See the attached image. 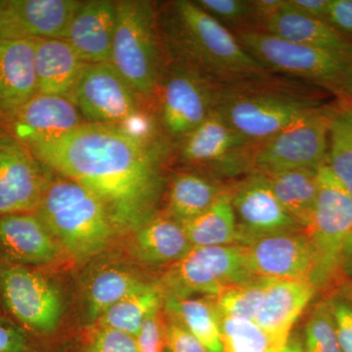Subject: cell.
Returning a JSON list of instances; mask_svg holds the SVG:
<instances>
[{
    "mask_svg": "<svg viewBox=\"0 0 352 352\" xmlns=\"http://www.w3.org/2000/svg\"><path fill=\"white\" fill-rule=\"evenodd\" d=\"M342 270L352 277V231L344 243L342 252Z\"/></svg>",
    "mask_w": 352,
    "mask_h": 352,
    "instance_id": "cell-45",
    "label": "cell"
},
{
    "mask_svg": "<svg viewBox=\"0 0 352 352\" xmlns=\"http://www.w3.org/2000/svg\"><path fill=\"white\" fill-rule=\"evenodd\" d=\"M157 24L173 63L200 74L220 87L270 78L271 72L243 47L235 34L196 1L170 2Z\"/></svg>",
    "mask_w": 352,
    "mask_h": 352,
    "instance_id": "cell-2",
    "label": "cell"
},
{
    "mask_svg": "<svg viewBox=\"0 0 352 352\" xmlns=\"http://www.w3.org/2000/svg\"><path fill=\"white\" fill-rule=\"evenodd\" d=\"M261 30L285 41L330 51L352 60V44L342 34L326 21L295 10L288 0Z\"/></svg>",
    "mask_w": 352,
    "mask_h": 352,
    "instance_id": "cell-23",
    "label": "cell"
},
{
    "mask_svg": "<svg viewBox=\"0 0 352 352\" xmlns=\"http://www.w3.org/2000/svg\"><path fill=\"white\" fill-rule=\"evenodd\" d=\"M36 214L60 248L78 259L103 251L116 233L101 201L62 175L48 183Z\"/></svg>",
    "mask_w": 352,
    "mask_h": 352,
    "instance_id": "cell-3",
    "label": "cell"
},
{
    "mask_svg": "<svg viewBox=\"0 0 352 352\" xmlns=\"http://www.w3.org/2000/svg\"><path fill=\"white\" fill-rule=\"evenodd\" d=\"M134 234V252L148 264L175 263L193 248L182 224L168 215L155 217Z\"/></svg>",
    "mask_w": 352,
    "mask_h": 352,
    "instance_id": "cell-25",
    "label": "cell"
},
{
    "mask_svg": "<svg viewBox=\"0 0 352 352\" xmlns=\"http://www.w3.org/2000/svg\"><path fill=\"white\" fill-rule=\"evenodd\" d=\"M223 352H278L254 322L219 317Z\"/></svg>",
    "mask_w": 352,
    "mask_h": 352,
    "instance_id": "cell-34",
    "label": "cell"
},
{
    "mask_svg": "<svg viewBox=\"0 0 352 352\" xmlns=\"http://www.w3.org/2000/svg\"><path fill=\"white\" fill-rule=\"evenodd\" d=\"M6 116H4V113H2V111L0 110V120H6Z\"/></svg>",
    "mask_w": 352,
    "mask_h": 352,
    "instance_id": "cell-50",
    "label": "cell"
},
{
    "mask_svg": "<svg viewBox=\"0 0 352 352\" xmlns=\"http://www.w3.org/2000/svg\"><path fill=\"white\" fill-rule=\"evenodd\" d=\"M164 322V342L168 352H210L207 347L187 330L182 324L170 316Z\"/></svg>",
    "mask_w": 352,
    "mask_h": 352,
    "instance_id": "cell-39",
    "label": "cell"
},
{
    "mask_svg": "<svg viewBox=\"0 0 352 352\" xmlns=\"http://www.w3.org/2000/svg\"><path fill=\"white\" fill-rule=\"evenodd\" d=\"M261 80L220 87L214 108L252 144L270 138L310 109L318 107L300 92L256 85Z\"/></svg>",
    "mask_w": 352,
    "mask_h": 352,
    "instance_id": "cell-4",
    "label": "cell"
},
{
    "mask_svg": "<svg viewBox=\"0 0 352 352\" xmlns=\"http://www.w3.org/2000/svg\"><path fill=\"white\" fill-rule=\"evenodd\" d=\"M317 170L296 168L265 175L271 189L287 214L303 231L314 217L317 194Z\"/></svg>",
    "mask_w": 352,
    "mask_h": 352,
    "instance_id": "cell-27",
    "label": "cell"
},
{
    "mask_svg": "<svg viewBox=\"0 0 352 352\" xmlns=\"http://www.w3.org/2000/svg\"><path fill=\"white\" fill-rule=\"evenodd\" d=\"M163 295L157 287L148 288L116 303L97 320L100 327L115 329L138 338L144 322L161 309Z\"/></svg>",
    "mask_w": 352,
    "mask_h": 352,
    "instance_id": "cell-31",
    "label": "cell"
},
{
    "mask_svg": "<svg viewBox=\"0 0 352 352\" xmlns=\"http://www.w3.org/2000/svg\"><path fill=\"white\" fill-rule=\"evenodd\" d=\"M4 6H6V1H0V15H1L2 11H3Z\"/></svg>",
    "mask_w": 352,
    "mask_h": 352,
    "instance_id": "cell-49",
    "label": "cell"
},
{
    "mask_svg": "<svg viewBox=\"0 0 352 352\" xmlns=\"http://www.w3.org/2000/svg\"><path fill=\"white\" fill-rule=\"evenodd\" d=\"M305 352H342L328 302L317 305L305 329Z\"/></svg>",
    "mask_w": 352,
    "mask_h": 352,
    "instance_id": "cell-35",
    "label": "cell"
},
{
    "mask_svg": "<svg viewBox=\"0 0 352 352\" xmlns=\"http://www.w3.org/2000/svg\"><path fill=\"white\" fill-rule=\"evenodd\" d=\"M332 112L310 109L270 138L252 145L251 173L272 175L296 168L317 170L327 161Z\"/></svg>",
    "mask_w": 352,
    "mask_h": 352,
    "instance_id": "cell-9",
    "label": "cell"
},
{
    "mask_svg": "<svg viewBox=\"0 0 352 352\" xmlns=\"http://www.w3.org/2000/svg\"><path fill=\"white\" fill-rule=\"evenodd\" d=\"M29 340L22 329L0 318V352H30Z\"/></svg>",
    "mask_w": 352,
    "mask_h": 352,
    "instance_id": "cell-41",
    "label": "cell"
},
{
    "mask_svg": "<svg viewBox=\"0 0 352 352\" xmlns=\"http://www.w3.org/2000/svg\"><path fill=\"white\" fill-rule=\"evenodd\" d=\"M118 18L110 63L138 94L149 96L162 78L161 36L151 2L117 1Z\"/></svg>",
    "mask_w": 352,
    "mask_h": 352,
    "instance_id": "cell-5",
    "label": "cell"
},
{
    "mask_svg": "<svg viewBox=\"0 0 352 352\" xmlns=\"http://www.w3.org/2000/svg\"><path fill=\"white\" fill-rule=\"evenodd\" d=\"M196 3L222 25L240 27V25L247 24H254V8H252V1H245V0H198Z\"/></svg>",
    "mask_w": 352,
    "mask_h": 352,
    "instance_id": "cell-36",
    "label": "cell"
},
{
    "mask_svg": "<svg viewBox=\"0 0 352 352\" xmlns=\"http://www.w3.org/2000/svg\"><path fill=\"white\" fill-rule=\"evenodd\" d=\"M317 288L308 280H273L266 289L254 323L276 351L283 349L296 320L314 300Z\"/></svg>",
    "mask_w": 352,
    "mask_h": 352,
    "instance_id": "cell-19",
    "label": "cell"
},
{
    "mask_svg": "<svg viewBox=\"0 0 352 352\" xmlns=\"http://www.w3.org/2000/svg\"><path fill=\"white\" fill-rule=\"evenodd\" d=\"M344 94L347 95V96L349 97V100H351V107H349V109H351L352 110V82L351 85H349V87L346 88V91H344Z\"/></svg>",
    "mask_w": 352,
    "mask_h": 352,
    "instance_id": "cell-47",
    "label": "cell"
},
{
    "mask_svg": "<svg viewBox=\"0 0 352 352\" xmlns=\"http://www.w3.org/2000/svg\"><path fill=\"white\" fill-rule=\"evenodd\" d=\"M346 298H347V300H349V302H351V305H352V286L349 287V288L347 289Z\"/></svg>",
    "mask_w": 352,
    "mask_h": 352,
    "instance_id": "cell-48",
    "label": "cell"
},
{
    "mask_svg": "<svg viewBox=\"0 0 352 352\" xmlns=\"http://www.w3.org/2000/svg\"><path fill=\"white\" fill-rule=\"evenodd\" d=\"M288 2L298 12L327 22L332 0H288Z\"/></svg>",
    "mask_w": 352,
    "mask_h": 352,
    "instance_id": "cell-43",
    "label": "cell"
},
{
    "mask_svg": "<svg viewBox=\"0 0 352 352\" xmlns=\"http://www.w3.org/2000/svg\"><path fill=\"white\" fill-rule=\"evenodd\" d=\"M254 278L243 245L193 247L179 261L168 266L157 289L166 298L214 296L229 287Z\"/></svg>",
    "mask_w": 352,
    "mask_h": 352,
    "instance_id": "cell-8",
    "label": "cell"
},
{
    "mask_svg": "<svg viewBox=\"0 0 352 352\" xmlns=\"http://www.w3.org/2000/svg\"><path fill=\"white\" fill-rule=\"evenodd\" d=\"M192 247L237 244L231 188L203 214L182 224Z\"/></svg>",
    "mask_w": 352,
    "mask_h": 352,
    "instance_id": "cell-29",
    "label": "cell"
},
{
    "mask_svg": "<svg viewBox=\"0 0 352 352\" xmlns=\"http://www.w3.org/2000/svg\"><path fill=\"white\" fill-rule=\"evenodd\" d=\"M36 94L34 39L0 41V110L6 119Z\"/></svg>",
    "mask_w": 352,
    "mask_h": 352,
    "instance_id": "cell-22",
    "label": "cell"
},
{
    "mask_svg": "<svg viewBox=\"0 0 352 352\" xmlns=\"http://www.w3.org/2000/svg\"><path fill=\"white\" fill-rule=\"evenodd\" d=\"M279 352H305L302 339L298 336L289 337L288 342Z\"/></svg>",
    "mask_w": 352,
    "mask_h": 352,
    "instance_id": "cell-46",
    "label": "cell"
},
{
    "mask_svg": "<svg viewBox=\"0 0 352 352\" xmlns=\"http://www.w3.org/2000/svg\"><path fill=\"white\" fill-rule=\"evenodd\" d=\"M243 247L254 276L308 280L312 283L314 256L305 231L277 234Z\"/></svg>",
    "mask_w": 352,
    "mask_h": 352,
    "instance_id": "cell-16",
    "label": "cell"
},
{
    "mask_svg": "<svg viewBox=\"0 0 352 352\" xmlns=\"http://www.w3.org/2000/svg\"><path fill=\"white\" fill-rule=\"evenodd\" d=\"M136 95L108 62L85 65L71 100L87 122L124 126L140 115Z\"/></svg>",
    "mask_w": 352,
    "mask_h": 352,
    "instance_id": "cell-12",
    "label": "cell"
},
{
    "mask_svg": "<svg viewBox=\"0 0 352 352\" xmlns=\"http://www.w3.org/2000/svg\"><path fill=\"white\" fill-rule=\"evenodd\" d=\"M0 250L18 265H41L56 261L61 254L43 222L32 212L0 217Z\"/></svg>",
    "mask_w": 352,
    "mask_h": 352,
    "instance_id": "cell-21",
    "label": "cell"
},
{
    "mask_svg": "<svg viewBox=\"0 0 352 352\" xmlns=\"http://www.w3.org/2000/svg\"><path fill=\"white\" fill-rule=\"evenodd\" d=\"M85 352H138V342L129 333L98 326Z\"/></svg>",
    "mask_w": 352,
    "mask_h": 352,
    "instance_id": "cell-37",
    "label": "cell"
},
{
    "mask_svg": "<svg viewBox=\"0 0 352 352\" xmlns=\"http://www.w3.org/2000/svg\"><path fill=\"white\" fill-rule=\"evenodd\" d=\"M234 34L268 71L320 83L342 92L352 82V60L349 58L285 41L261 30H240Z\"/></svg>",
    "mask_w": 352,
    "mask_h": 352,
    "instance_id": "cell-6",
    "label": "cell"
},
{
    "mask_svg": "<svg viewBox=\"0 0 352 352\" xmlns=\"http://www.w3.org/2000/svg\"><path fill=\"white\" fill-rule=\"evenodd\" d=\"M252 143L234 131L217 110L182 139L180 156L185 162L217 168L220 175L250 170Z\"/></svg>",
    "mask_w": 352,
    "mask_h": 352,
    "instance_id": "cell-15",
    "label": "cell"
},
{
    "mask_svg": "<svg viewBox=\"0 0 352 352\" xmlns=\"http://www.w3.org/2000/svg\"><path fill=\"white\" fill-rule=\"evenodd\" d=\"M82 1L9 0L0 15V41L64 39Z\"/></svg>",
    "mask_w": 352,
    "mask_h": 352,
    "instance_id": "cell-17",
    "label": "cell"
},
{
    "mask_svg": "<svg viewBox=\"0 0 352 352\" xmlns=\"http://www.w3.org/2000/svg\"><path fill=\"white\" fill-rule=\"evenodd\" d=\"M314 217L307 232L314 256L312 283L325 286L342 270V252L352 231V197L327 164L317 168Z\"/></svg>",
    "mask_w": 352,
    "mask_h": 352,
    "instance_id": "cell-7",
    "label": "cell"
},
{
    "mask_svg": "<svg viewBox=\"0 0 352 352\" xmlns=\"http://www.w3.org/2000/svg\"><path fill=\"white\" fill-rule=\"evenodd\" d=\"M340 351L352 352V305L347 298L335 296L328 300Z\"/></svg>",
    "mask_w": 352,
    "mask_h": 352,
    "instance_id": "cell-38",
    "label": "cell"
},
{
    "mask_svg": "<svg viewBox=\"0 0 352 352\" xmlns=\"http://www.w3.org/2000/svg\"><path fill=\"white\" fill-rule=\"evenodd\" d=\"M117 18V1H82L64 41L71 44L85 63H108L112 57Z\"/></svg>",
    "mask_w": 352,
    "mask_h": 352,
    "instance_id": "cell-20",
    "label": "cell"
},
{
    "mask_svg": "<svg viewBox=\"0 0 352 352\" xmlns=\"http://www.w3.org/2000/svg\"><path fill=\"white\" fill-rule=\"evenodd\" d=\"M25 147L50 170L94 193L116 233H135L156 217L162 176L151 138L118 124L85 122Z\"/></svg>",
    "mask_w": 352,
    "mask_h": 352,
    "instance_id": "cell-1",
    "label": "cell"
},
{
    "mask_svg": "<svg viewBox=\"0 0 352 352\" xmlns=\"http://www.w3.org/2000/svg\"></svg>",
    "mask_w": 352,
    "mask_h": 352,
    "instance_id": "cell-51",
    "label": "cell"
},
{
    "mask_svg": "<svg viewBox=\"0 0 352 352\" xmlns=\"http://www.w3.org/2000/svg\"><path fill=\"white\" fill-rule=\"evenodd\" d=\"M83 120L82 113L68 97L38 94L9 122L14 138L27 146L59 138L85 124Z\"/></svg>",
    "mask_w": 352,
    "mask_h": 352,
    "instance_id": "cell-18",
    "label": "cell"
},
{
    "mask_svg": "<svg viewBox=\"0 0 352 352\" xmlns=\"http://www.w3.org/2000/svg\"><path fill=\"white\" fill-rule=\"evenodd\" d=\"M237 245H249L277 234L302 230L273 193L267 176L251 173L231 187Z\"/></svg>",
    "mask_w": 352,
    "mask_h": 352,
    "instance_id": "cell-13",
    "label": "cell"
},
{
    "mask_svg": "<svg viewBox=\"0 0 352 352\" xmlns=\"http://www.w3.org/2000/svg\"><path fill=\"white\" fill-rule=\"evenodd\" d=\"M274 279L256 277L245 283L229 287L210 296L219 317L254 322L263 305L266 289Z\"/></svg>",
    "mask_w": 352,
    "mask_h": 352,
    "instance_id": "cell-32",
    "label": "cell"
},
{
    "mask_svg": "<svg viewBox=\"0 0 352 352\" xmlns=\"http://www.w3.org/2000/svg\"><path fill=\"white\" fill-rule=\"evenodd\" d=\"M326 164L352 197V110L332 113Z\"/></svg>",
    "mask_w": 352,
    "mask_h": 352,
    "instance_id": "cell-33",
    "label": "cell"
},
{
    "mask_svg": "<svg viewBox=\"0 0 352 352\" xmlns=\"http://www.w3.org/2000/svg\"><path fill=\"white\" fill-rule=\"evenodd\" d=\"M230 188L199 173H178L168 186V217L180 224L186 223L212 207Z\"/></svg>",
    "mask_w": 352,
    "mask_h": 352,
    "instance_id": "cell-26",
    "label": "cell"
},
{
    "mask_svg": "<svg viewBox=\"0 0 352 352\" xmlns=\"http://www.w3.org/2000/svg\"><path fill=\"white\" fill-rule=\"evenodd\" d=\"M252 3L254 8V24L263 28V25L285 6L286 0H254Z\"/></svg>",
    "mask_w": 352,
    "mask_h": 352,
    "instance_id": "cell-44",
    "label": "cell"
},
{
    "mask_svg": "<svg viewBox=\"0 0 352 352\" xmlns=\"http://www.w3.org/2000/svg\"><path fill=\"white\" fill-rule=\"evenodd\" d=\"M327 23L340 34H352V0H332Z\"/></svg>",
    "mask_w": 352,
    "mask_h": 352,
    "instance_id": "cell-42",
    "label": "cell"
},
{
    "mask_svg": "<svg viewBox=\"0 0 352 352\" xmlns=\"http://www.w3.org/2000/svg\"><path fill=\"white\" fill-rule=\"evenodd\" d=\"M34 50L38 94L71 99L87 63L64 39H34Z\"/></svg>",
    "mask_w": 352,
    "mask_h": 352,
    "instance_id": "cell-24",
    "label": "cell"
},
{
    "mask_svg": "<svg viewBox=\"0 0 352 352\" xmlns=\"http://www.w3.org/2000/svg\"><path fill=\"white\" fill-rule=\"evenodd\" d=\"M136 342L138 352H164V321L161 309L144 322Z\"/></svg>",
    "mask_w": 352,
    "mask_h": 352,
    "instance_id": "cell-40",
    "label": "cell"
},
{
    "mask_svg": "<svg viewBox=\"0 0 352 352\" xmlns=\"http://www.w3.org/2000/svg\"><path fill=\"white\" fill-rule=\"evenodd\" d=\"M138 275L120 268H107L95 275L87 292V312L97 321L116 303L150 286Z\"/></svg>",
    "mask_w": 352,
    "mask_h": 352,
    "instance_id": "cell-30",
    "label": "cell"
},
{
    "mask_svg": "<svg viewBox=\"0 0 352 352\" xmlns=\"http://www.w3.org/2000/svg\"><path fill=\"white\" fill-rule=\"evenodd\" d=\"M0 294L7 309L36 333L56 330L63 300L56 287L36 271L18 264L0 267Z\"/></svg>",
    "mask_w": 352,
    "mask_h": 352,
    "instance_id": "cell-10",
    "label": "cell"
},
{
    "mask_svg": "<svg viewBox=\"0 0 352 352\" xmlns=\"http://www.w3.org/2000/svg\"><path fill=\"white\" fill-rule=\"evenodd\" d=\"M159 85L162 124L170 135L182 139L214 110L220 88L200 74L173 63Z\"/></svg>",
    "mask_w": 352,
    "mask_h": 352,
    "instance_id": "cell-11",
    "label": "cell"
},
{
    "mask_svg": "<svg viewBox=\"0 0 352 352\" xmlns=\"http://www.w3.org/2000/svg\"><path fill=\"white\" fill-rule=\"evenodd\" d=\"M17 139L0 136V217L36 212L52 179Z\"/></svg>",
    "mask_w": 352,
    "mask_h": 352,
    "instance_id": "cell-14",
    "label": "cell"
},
{
    "mask_svg": "<svg viewBox=\"0 0 352 352\" xmlns=\"http://www.w3.org/2000/svg\"><path fill=\"white\" fill-rule=\"evenodd\" d=\"M164 305L170 316L195 336L208 351L223 352L219 316L210 296H168Z\"/></svg>",
    "mask_w": 352,
    "mask_h": 352,
    "instance_id": "cell-28",
    "label": "cell"
}]
</instances>
